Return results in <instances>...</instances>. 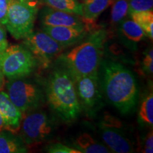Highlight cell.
<instances>
[{
  "instance_id": "obj_7",
  "label": "cell",
  "mask_w": 153,
  "mask_h": 153,
  "mask_svg": "<svg viewBox=\"0 0 153 153\" xmlns=\"http://www.w3.org/2000/svg\"><path fill=\"white\" fill-rule=\"evenodd\" d=\"M23 45L30 51L38 65L47 68L55 57L61 54L64 48L43 30L33 31L24 38Z\"/></svg>"
},
{
  "instance_id": "obj_2",
  "label": "cell",
  "mask_w": 153,
  "mask_h": 153,
  "mask_svg": "<svg viewBox=\"0 0 153 153\" xmlns=\"http://www.w3.org/2000/svg\"><path fill=\"white\" fill-rule=\"evenodd\" d=\"M45 92L50 106L66 123H72L81 112L72 76L63 67L55 68L49 75Z\"/></svg>"
},
{
  "instance_id": "obj_10",
  "label": "cell",
  "mask_w": 153,
  "mask_h": 153,
  "mask_svg": "<svg viewBox=\"0 0 153 153\" xmlns=\"http://www.w3.org/2000/svg\"><path fill=\"white\" fill-rule=\"evenodd\" d=\"M42 30L53 38L64 48L79 43L91 30L87 26H43Z\"/></svg>"
},
{
  "instance_id": "obj_15",
  "label": "cell",
  "mask_w": 153,
  "mask_h": 153,
  "mask_svg": "<svg viewBox=\"0 0 153 153\" xmlns=\"http://www.w3.org/2000/svg\"><path fill=\"white\" fill-rule=\"evenodd\" d=\"M114 0H84L82 6V18L86 26L94 28L95 22L106 9L110 7Z\"/></svg>"
},
{
  "instance_id": "obj_17",
  "label": "cell",
  "mask_w": 153,
  "mask_h": 153,
  "mask_svg": "<svg viewBox=\"0 0 153 153\" xmlns=\"http://www.w3.org/2000/svg\"><path fill=\"white\" fill-rule=\"evenodd\" d=\"M72 145L76 150L84 153H109L111 152L108 147L99 143L90 134L85 133L78 135L72 142Z\"/></svg>"
},
{
  "instance_id": "obj_14",
  "label": "cell",
  "mask_w": 153,
  "mask_h": 153,
  "mask_svg": "<svg viewBox=\"0 0 153 153\" xmlns=\"http://www.w3.org/2000/svg\"><path fill=\"white\" fill-rule=\"evenodd\" d=\"M118 31L121 41L128 48L135 50L137 44L145 39V32L132 19H124L118 26Z\"/></svg>"
},
{
  "instance_id": "obj_21",
  "label": "cell",
  "mask_w": 153,
  "mask_h": 153,
  "mask_svg": "<svg viewBox=\"0 0 153 153\" xmlns=\"http://www.w3.org/2000/svg\"><path fill=\"white\" fill-rule=\"evenodd\" d=\"M111 11V25L118 27L128 14V0H114Z\"/></svg>"
},
{
  "instance_id": "obj_1",
  "label": "cell",
  "mask_w": 153,
  "mask_h": 153,
  "mask_svg": "<svg viewBox=\"0 0 153 153\" xmlns=\"http://www.w3.org/2000/svg\"><path fill=\"white\" fill-rule=\"evenodd\" d=\"M102 65V88L107 101L122 114L133 111L138 97V87L133 74L119 62L106 61Z\"/></svg>"
},
{
  "instance_id": "obj_26",
  "label": "cell",
  "mask_w": 153,
  "mask_h": 153,
  "mask_svg": "<svg viewBox=\"0 0 153 153\" xmlns=\"http://www.w3.org/2000/svg\"><path fill=\"white\" fill-rule=\"evenodd\" d=\"M9 4V0H0V24L3 26L6 24Z\"/></svg>"
},
{
  "instance_id": "obj_16",
  "label": "cell",
  "mask_w": 153,
  "mask_h": 153,
  "mask_svg": "<svg viewBox=\"0 0 153 153\" xmlns=\"http://www.w3.org/2000/svg\"><path fill=\"white\" fill-rule=\"evenodd\" d=\"M28 152L27 145L21 137L12 132L0 131V153H25Z\"/></svg>"
},
{
  "instance_id": "obj_4",
  "label": "cell",
  "mask_w": 153,
  "mask_h": 153,
  "mask_svg": "<svg viewBox=\"0 0 153 153\" xmlns=\"http://www.w3.org/2000/svg\"><path fill=\"white\" fill-rule=\"evenodd\" d=\"M38 9L36 0H9L4 26L14 39H24L33 31Z\"/></svg>"
},
{
  "instance_id": "obj_22",
  "label": "cell",
  "mask_w": 153,
  "mask_h": 153,
  "mask_svg": "<svg viewBox=\"0 0 153 153\" xmlns=\"http://www.w3.org/2000/svg\"><path fill=\"white\" fill-rule=\"evenodd\" d=\"M153 0H128V14L133 12L152 10Z\"/></svg>"
},
{
  "instance_id": "obj_28",
  "label": "cell",
  "mask_w": 153,
  "mask_h": 153,
  "mask_svg": "<svg viewBox=\"0 0 153 153\" xmlns=\"http://www.w3.org/2000/svg\"><path fill=\"white\" fill-rule=\"evenodd\" d=\"M4 78H5L2 72H1V70H0V88H1V89H2L4 86V83H5Z\"/></svg>"
},
{
  "instance_id": "obj_5",
  "label": "cell",
  "mask_w": 153,
  "mask_h": 153,
  "mask_svg": "<svg viewBox=\"0 0 153 153\" xmlns=\"http://www.w3.org/2000/svg\"><path fill=\"white\" fill-rule=\"evenodd\" d=\"M38 65L36 58L24 45H12L0 53V70L9 79L27 77Z\"/></svg>"
},
{
  "instance_id": "obj_11",
  "label": "cell",
  "mask_w": 153,
  "mask_h": 153,
  "mask_svg": "<svg viewBox=\"0 0 153 153\" xmlns=\"http://www.w3.org/2000/svg\"><path fill=\"white\" fill-rule=\"evenodd\" d=\"M40 21L43 26H87L82 16L47 6L40 13Z\"/></svg>"
},
{
  "instance_id": "obj_3",
  "label": "cell",
  "mask_w": 153,
  "mask_h": 153,
  "mask_svg": "<svg viewBox=\"0 0 153 153\" xmlns=\"http://www.w3.org/2000/svg\"><path fill=\"white\" fill-rule=\"evenodd\" d=\"M106 37L105 30H94L83 43L57 58L72 78L99 71Z\"/></svg>"
},
{
  "instance_id": "obj_20",
  "label": "cell",
  "mask_w": 153,
  "mask_h": 153,
  "mask_svg": "<svg viewBox=\"0 0 153 153\" xmlns=\"http://www.w3.org/2000/svg\"><path fill=\"white\" fill-rule=\"evenodd\" d=\"M138 120L143 125L152 128L153 125V94L151 91L143 99L138 112Z\"/></svg>"
},
{
  "instance_id": "obj_30",
  "label": "cell",
  "mask_w": 153,
  "mask_h": 153,
  "mask_svg": "<svg viewBox=\"0 0 153 153\" xmlns=\"http://www.w3.org/2000/svg\"><path fill=\"white\" fill-rule=\"evenodd\" d=\"M22 1H35V0H22Z\"/></svg>"
},
{
  "instance_id": "obj_13",
  "label": "cell",
  "mask_w": 153,
  "mask_h": 153,
  "mask_svg": "<svg viewBox=\"0 0 153 153\" xmlns=\"http://www.w3.org/2000/svg\"><path fill=\"white\" fill-rule=\"evenodd\" d=\"M0 114L5 124V130L17 134L20 130L22 113L14 104L8 94L0 88Z\"/></svg>"
},
{
  "instance_id": "obj_25",
  "label": "cell",
  "mask_w": 153,
  "mask_h": 153,
  "mask_svg": "<svg viewBox=\"0 0 153 153\" xmlns=\"http://www.w3.org/2000/svg\"><path fill=\"white\" fill-rule=\"evenodd\" d=\"M143 152L152 153L153 152V134L152 131L149 132L144 138V142L143 143Z\"/></svg>"
},
{
  "instance_id": "obj_18",
  "label": "cell",
  "mask_w": 153,
  "mask_h": 153,
  "mask_svg": "<svg viewBox=\"0 0 153 153\" xmlns=\"http://www.w3.org/2000/svg\"><path fill=\"white\" fill-rule=\"evenodd\" d=\"M40 1L51 8L82 15V6L78 0H40Z\"/></svg>"
},
{
  "instance_id": "obj_9",
  "label": "cell",
  "mask_w": 153,
  "mask_h": 153,
  "mask_svg": "<svg viewBox=\"0 0 153 153\" xmlns=\"http://www.w3.org/2000/svg\"><path fill=\"white\" fill-rule=\"evenodd\" d=\"M72 79L81 109L87 114H94L101 104L98 71Z\"/></svg>"
},
{
  "instance_id": "obj_6",
  "label": "cell",
  "mask_w": 153,
  "mask_h": 153,
  "mask_svg": "<svg viewBox=\"0 0 153 153\" xmlns=\"http://www.w3.org/2000/svg\"><path fill=\"white\" fill-rule=\"evenodd\" d=\"M6 88L9 98L23 116L38 108L43 101L41 88L26 77L9 79Z\"/></svg>"
},
{
  "instance_id": "obj_27",
  "label": "cell",
  "mask_w": 153,
  "mask_h": 153,
  "mask_svg": "<svg viewBox=\"0 0 153 153\" xmlns=\"http://www.w3.org/2000/svg\"><path fill=\"white\" fill-rule=\"evenodd\" d=\"M9 46L8 41L7 39V33L3 25L0 24V53L7 48Z\"/></svg>"
},
{
  "instance_id": "obj_8",
  "label": "cell",
  "mask_w": 153,
  "mask_h": 153,
  "mask_svg": "<svg viewBox=\"0 0 153 153\" xmlns=\"http://www.w3.org/2000/svg\"><path fill=\"white\" fill-rule=\"evenodd\" d=\"M23 116L20 126V137L26 145L42 143L52 134L53 124L46 113L28 112Z\"/></svg>"
},
{
  "instance_id": "obj_29",
  "label": "cell",
  "mask_w": 153,
  "mask_h": 153,
  "mask_svg": "<svg viewBox=\"0 0 153 153\" xmlns=\"http://www.w3.org/2000/svg\"><path fill=\"white\" fill-rule=\"evenodd\" d=\"M3 130H5V124L4 122L2 116L0 114V131H3Z\"/></svg>"
},
{
  "instance_id": "obj_24",
  "label": "cell",
  "mask_w": 153,
  "mask_h": 153,
  "mask_svg": "<svg viewBox=\"0 0 153 153\" xmlns=\"http://www.w3.org/2000/svg\"><path fill=\"white\" fill-rule=\"evenodd\" d=\"M143 72L148 74H152L153 72V51L151 48L145 53V57L143 58Z\"/></svg>"
},
{
  "instance_id": "obj_12",
  "label": "cell",
  "mask_w": 153,
  "mask_h": 153,
  "mask_svg": "<svg viewBox=\"0 0 153 153\" xmlns=\"http://www.w3.org/2000/svg\"><path fill=\"white\" fill-rule=\"evenodd\" d=\"M122 128L100 126L101 138L111 152L130 153L134 151L130 140L122 132Z\"/></svg>"
},
{
  "instance_id": "obj_23",
  "label": "cell",
  "mask_w": 153,
  "mask_h": 153,
  "mask_svg": "<svg viewBox=\"0 0 153 153\" xmlns=\"http://www.w3.org/2000/svg\"><path fill=\"white\" fill-rule=\"evenodd\" d=\"M46 152L50 153H82L76 148L69 147L60 143H53L48 145Z\"/></svg>"
},
{
  "instance_id": "obj_19",
  "label": "cell",
  "mask_w": 153,
  "mask_h": 153,
  "mask_svg": "<svg viewBox=\"0 0 153 153\" xmlns=\"http://www.w3.org/2000/svg\"><path fill=\"white\" fill-rule=\"evenodd\" d=\"M133 20L151 40L153 39V12L152 10L137 11L129 14Z\"/></svg>"
}]
</instances>
